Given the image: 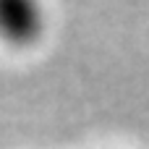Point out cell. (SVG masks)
<instances>
[{
	"label": "cell",
	"instance_id": "6da1fadb",
	"mask_svg": "<svg viewBox=\"0 0 149 149\" xmlns=\"http://www.w3.org/2000/svg\"><path fill=\"white\" fill-rule=\"evenodd\" d=\"M45 29L42 8L31 0H0V42L10 47L31 45Z\"/></svg>",
	"mask_w": 149,
	"mask_h": 149
}]
</instances>
